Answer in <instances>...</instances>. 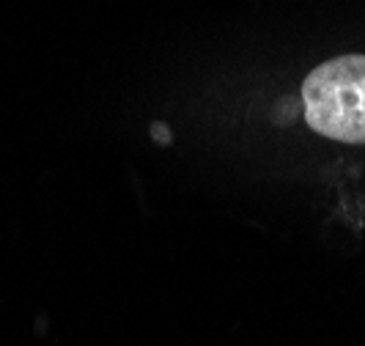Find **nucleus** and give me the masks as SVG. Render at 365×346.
Masks as SVG:
<instances>
[{
  "instance_id": "nucleus-2",
  "label": "nucleus",
  "mask_w": 365,
  "mask_h": 346,
  "mask_svg": "<svg viewBox=\"0 0 365 346\" xmlns=\"http://www.w3.org/2000/svg\"><path fill=\"white\" fill-rule=\"evenodd\" d=\"M157 138H160L163 143H168V129H165V127H157Z\"/></svg>"
},
{
  "instance_id": "nucleus-1",
  "label": "nucleus",
  "mask_w": 365,
  "mask_h": 346,
  "mask_svg": "<svg viewBox=\"0 0 365 346\" xmlns=\"http://www.w3.org/2000/svg\"><path fill=\"white\" fill-rule=\"evenodd\" d=\"M305 121L329 141L365 143V55H341L302 83Z\"/></svg>"
}]
</instances>
